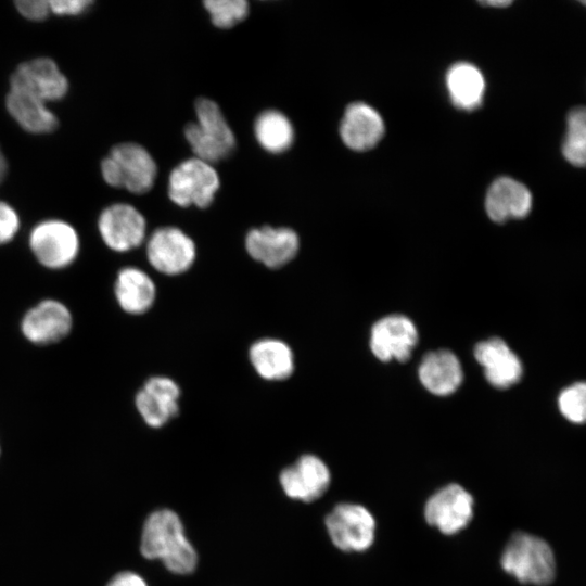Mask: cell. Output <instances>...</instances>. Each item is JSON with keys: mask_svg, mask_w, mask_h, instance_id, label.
Masks as SVG:
<instances>
[{"mask_svg": "<svg viewBox=\"0 0 586 586\" xmlns=\"http://www.w3.org/2000/svg\"><path fill=\"white\" fill-rule=\"evenodd\" d=\"M384 123L380 114L366 103L351 104L342 118L340 135L352 150L366 151L383 137Z\"/></svg>", "mask_w": 586, "mask_h": 586, "instance_id": "cell-19", "label": "cell"}, {"mask_svg": "<svg viewBox=\"0 0 586 586\" xmlns=\"http://www.w3.org/2000/svg\"><path fill=\"white\" fill-rule=\"evenodd\" d=\"M473 498L462 486L448 484L426 501V522L443 534L453 535L464 528L473 515Z\"/></svg>", "mask_w": 586, "mask_h": 586, "instance_id": "cell-11", "label": "cell"}, {"mask_svg": "<svg viewBox=\"0 0 586 586\" xmlns=\"http://www.w3.org/2000/svg\"><path fill=\"white\" fill-rule=\"evenodd\" d=\"M418 374L422 385L437 396H447L456 392L463 378L459 359L447 349H438L424 355Z\"/></svg>", "mask_w": 586, "mask_h": 586, "instance_id": "cell-20", "label": "cell"}, {"mask_svg": "<svg viewBox=\"0 0 586 586\" xmlns=\"http://www.w3.org/2000/svg\"><path fill=\"white\" fill-rule=\"evenodd\" d=\"M15 5L24 17L31 21H42L51 12L49 1L43 0H20Z\"/></svg>", "mask_w": 586, "mask_h": 586, "instance_id": "cell-30", "label": "cell"}, {"mask_svg": "<svg viewBox=\"0 0 586 586\" xmlns=\"http://www.w3.org/2000/svg\"><path fill=\"white\" fill-rule=\"evenodd\" d=\"M194 106L196 122L184 127L193 154L209 164L226 158L235 146V138L220 107L206 98L198 99Z\"/></svg>", "mask_w": 586, "mask_h": 586, "instance_id": "cell-3", "label": "cell"}, {"mask_svg": "<svg viewBox=\"0 0 586 586\" xmlns=\"http://www.w3.org/2000/svg\"><path fill=\"white\" fill-rule=\"evenodd\" d=\"M298 249L297 233L286 227L254 228L245 237L247 254L271 269H278L290 263L296 256Z\"/></svg>", "mask_w": 586, "mask_h": 586, "instance_id": "cell-13", "label": "cell"}, {"mask_svg": "<svg viewBox=\"0 0 586 586\" xmlns=\"http://www.w3.org/2000/svg\"><path fill=\"white\" fill-rule=\"evenodd\" d=\"M219 184L218 173L212 164L192 157L171 170L168 179V196L181 207L195 205L205 208L213 202Z\"/></svg>", "mask_w": 586, "mask_h": 586, "instance_id": "cell-5", "label": "cell"}, {"mask_svg": "<svg viewBox=\"0 0 586 586\" xmlns=\"http://www.w3.org/2000/svg\"><path fill=\"white\" fill-rule=\"evenodd\" d=\"M561 413L571 422H586V382H577L564 388L558 398Z\"/></svg>", "mask_w": 586, "mask_h": 586, "instance_id": "cell-28", "label": "cell"}, {"mask_svg": "<svg viewBox=\"0 0 586 586\" xmlns=\"http://www.w3.org/2000/svg\"><path fill=\"white\" fill-rule=\"evenodd\" d=\"M180 387L170 378L148 379L135 397L136 408L151 428H161L179 412Z\"/></svg>", "mask_w": 586, "mask_h": 586, "instance_id": "cell-15", "label": "cell"}, {"mask_svg": "<svg viewBox=\"0 0 586 586\" xmlns=\"http://www.w3.org/2000/svg\"><path fill=\"white\" fill-rule=\"evenodd\" d=\"M249 359L255 372L267 381H283L294 371V354L282 340L264 337L249 349Z\"/></svg>", "mask_w": 586, "mask_h": 586, "instance_id": "cell-22", "label": "cell"}, {"mask_svg": "<svg viewBox=\"0 0 586 586\" xmlns=\"http://www.w3.org/2000/svg\"><path fill=\"white\" fill-rule=\"evenodd\" d=\"M326 527L332 543L346 552L364 551L374 540V518L358 504L336 505L326 518Z\"/></svg>", "mask_w": 586, "mask_h": 586, "instance_id": "cell-7", "label": "cell"}, {"mask_svg": "<svg viewBox=\"0 0 586 586\" xmlns=\"http://www.w3.org/2000/svg\"><path fill=\"white\" fill-rule=\"evenodd\" d=\"M485 5H491V7H498V8H501V7H507L509 4H511V1H506V0H496V1H485L483 2Z\"/></svg>", "mask_w": 586, "mask_h": 586, "instance_id": "cell-34", "label": "cell"}, {"mask_svg": "<svg viewBox=\"0 0 586 586\" xmlns=\"http://www.w3.org/2000/svg\"><path fill=\"white\" fill-rule=\"evenodd\" d=\"M418 342L415 323L403 315H388L378 320L370 333V349L381 361H406Z\"/></svg>", "mask_w": 586, "mask_h": 586, "instance_id": "cell-12", "label": "cell"}, {"mask_svg": "<svg viewBox=\"0 0 586 586\" xmlns=\"http://www.w3.org/2000/svg\"><path fill=\"white\" fill-rule=\"evenodd\" d=\"M532 202L531 191L522 182L510 177H500L487 191L485 208L493 221L505 222L508 219L526 217Z\"/></svg>", "mask_w": 586, "mask_h": 586, "instance_id": "cell-18", "label": "cell"}, {"mask_svg": "<svg viewBox=\"0 0 586 586\" xmlns=\"http://www.w3.org/2000/svg\"><path fill=\"white\" fill-rule=\"evenodd\" d=\"M28 242L38 263L53 270L68 267L77 258L80 245L77 231L60 219H48L36 225Z\"/></svg>", "mask_w": 586, "mask_h": 586, "instance_id": "cell-6", "label": "cell"}, {"mask_svg": "<svg viewBox=\"0 0 586 586\" xmlns=\"http://www.w3.org/2000/svg\"><path fill=\"white\" fill-rule=\"evenodd\" d=\"M146 257L150 265L166 276L188 271L196 257L194 241L176 227H161L148 239Z\"/></svg>", "mask_w": 586, "mask_h": 586, "instance_id": "cell-8", "label": "cell"}, {"mask_svg": "<svg viewBox=\"0 0 586 586\" xmlns=\"http://www.w3.org/2000/svg\"><path fill=\"white\" fill-rule=\"evenodd\" d=\"M101 174L104 181L112 187L143 194L152 189L157 166L145 148L133 142H123L114 145L103 158Z\"/></svg>", "mask_w": 586, "mask_h": 586, "instance_id": "cell-4", "label": "cell"}, {"mask_svg": "<svg viewBox=\"0 0 586 586\" xmlns=\"http://www.w3.org/2000/svg\"><path fill=\"white\" fill-rule=\"evenodd\" d=\"M106 586H148L145 581L133 572L116 574Z\"/></svg>", "mask_w": 586, "mask_h": 586, "instance_id": "cell-32", "label": "cell"}, {"mask_svg": "<svg viewBox=\"0 0 586 586\" xmlns=\"http://www.w3.org/2000/svg\"><path fill=\"white\" fill-rule=\"evenodd\" d=\"M204 7L212 23L218 28H231L242 22L249 13L245 0H206Z\"/></svg>", "mask_w": 586, "mask_h": 586, "instance_id": "cell-27", "label": "cell"}, {"mask_svg": "<svg viewBox=\"0 0 586 586\" xmlns=\"http://www.w3.org/2000/svg\"><path fill=\"white\" fill-rule=\"evenodd\" d=\"M114 294L118 306L125 313L141 315L153 306L156 298V286L145 271L128 266L117 272Z\"/></svg>", "mask_w": 586, "mask_h": 586, "instance_id": "cell-21", "label": "cell"}, {"mask_svg": "<svg viewBox=\"0 0 586 586\" xmlns=\"http://www.w3.org/2000/svg\"><path fill=\"white\" fill-rule=\"evenodd\" d=\"M98 229L107 247L115 252H128L144 241L146 221L132 205L117 203L102 211Z\"/></svg>", "mask_w": 586, "mask_h": 586, "instance_id": "cell-9", "label": "cell"}, {"mask_svg": "<svg viewBox=\"0 0 586 586\" xmlns=\"http://www.w3.org/2000/svg\"><path fill=\"white\" fill-rule=\"evenodd\" d=\"M330 482L329 468L315 455H303L280 473V484L284 493L290 498L306 502L321 497Z\"/></svg>", "mask_w": 586, "mask_h": 586, "instance_id": "cell-16", "label": "cell"}, {"mask_svg": "<svg viewBox=\"0 0 586 586\" xmlns=\"http://www.w3.org/2000/svg\"><path fill=\"white\" fill-rule=\"evenodd\" d=\"M447 89L453 103L462 110H474L481 103L485 91L482 73L466 62L453 65L446 76Z\"/></svg>", "mask_w": 586, "mask_h": 586, "instance_id": "cell-24", "label": "cell"}, {"mask_svg": "<svg viewBox=\"0 0 586 586\" xmlns=\"http://www.w3.org/2000/svg\"><path fill=\"white\" fill-rule=\"evenodd\" d=\"M91 0H53L49 1L50 11L59 15H77L91 5Z\"/></svg>", "mask_w": 586, "mask_h": 586, "instance_id": "cell-31", "label": "cell"}, {"mask_svg": "<svg viewBox=\"0 0 586 586\" xmlns=\"http://www.w3.org/2000/svg\"><path fill=\"white\" fill-rule=\"evenodd\" d=\"M20 228V218L15 209L0 201V245L10 242Z\"/></svg>", "mask_w": 586, "mask_h": 586, "instance_id": "cell-29", "label": "cell"}, {"mask_svg": "<svg viewBox=\"0 0 586 586\" xmlns=\"http://www.w3.org/2000/svg\"><path fill=\"white\" fill-rule=\"evenodd\" d=\"M561 151L571 165L586 167V106L569 112Z\"/></svg>", "mask_w": 586, "mask_h": 586, "instance_id": "cell-26", "label": "cell"}, {"mask_svg": "<svg viewBox=\"0 0 586 586\" xmlns=\"http://www.w3.org/2000/svg\"><path fill=\"white\" fill-rule=\"evenodd\" d=\"M141 552L148 559H161L173 573L189 574L198 563V555L187 539L181 520L171 510H156L146 519Z\"/></svg>", "mask_w": 586, "mask_h": 586, "instance_id": "cell-1", "label": "cell"}, {"mask_svg": "<svg viewBox=\"0 0 586 586\" xmlns=\"http://www.w3.org/2000/svg\"><path fill=\"white\" fill-rule=\"evenodd\" d=\"M500 564L520 583L545 586L556 575L552 549L543 538L524 533H514L501 555Z\"/></svg>", "mask_w": 586, "mask_h": 586, "instance_id": "cell-2", "label": "cell"}, {"mask_svg": "<svg viewBox=\"0 0 586 586\" xmlns=\"http://www.w3.org/2000/svg\"><path fill=\"white\" fill-rule=\"evenodd\" d=\"M10 86L44 102L60 100L68 89L66 77L49 58H37L20 64L11 75Z\"/></svg>", "mask_w": 586, "mask_h": 586, "instance_id": "cell-14", "label": "cell"}, {"mask_svg": "<svg viewBox=\"0 0 586 586\" xmlns=\"http://www.w3.org/2000/svg\"><path fill=\"white\" fill-rule=\"evenodd\" d=\"M46 103L29 92L13 88L5 99L10 115L23 129L33 133L52 132L58 127V118Z\"/></svg>", "mask_w": 586, "mask_h": 586, "instance_id": "cell-23", "label": "cell"}, {"mask_svg": "<svg viewBox=\"0 0 586 586\" xmlns=\"http://www.w3.org/2000/svg\"><path fill=\"white\" fill-rule=\"evenodd\" d=\"M73 327L69 308L54 298L42 300L29 308L21 320L23 336L36 345L56 343L68 335Z\"/></svg>", "mask_w": 586, "mask_h": 586, "instance_id": "cell-10", "label": "cell"}, {"mask_svg": "<svg viewBox=\"0 0 586 586\" xmlns=\"http://www.w3.org/2000/svg\"><path fill=\"white\" fill-rule=\"evenodd\" d=\"M7 174V161L3 153L0 150V183L2 182Z\"/></svg>", "mask_w": 586, "mask_h": 586, "instance_id": "cell-33", "label": "cell"}, {"mask_svg": "<svg viewBox=\"0 0 586 586\" xmlns=\"http://www.w3.org/2000/svg\"><path fill=\"white\" fill-rule=\"evenodd\" d=\"M254 133L260 146L275 154L286 151L294 140L290 119L276 110L264 111L257 116Z\"/></svg>", "mask_w": 586, "mask_h": 586, "instance_id": "cell-25", "label": "cell"}, {"mask_svg": "<svg viewBox=\"0 0 586 586\" xmlns=\"http://www.w3.org/2000/svg\"><path fill=\"white\" fill-rule=\"evenodd\" d=\"M474 357L483 367L488 383L507 388L522 377V362L508 344L499 337L482 341L474 347Z\"/></svg>", "mask_w": 586, "mask_h": 586, "instance_id": "cell-17", "label": "cell"}]
</instances>
